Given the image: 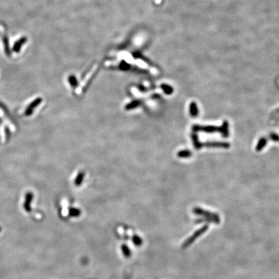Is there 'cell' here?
<instances>
[{
    "label": "cell",
    "instance_id": "6da1fadb",
    "mask_svg": "<svg viewBox=\"0 0 279 279\" xmlns=\"http://www.w3.org/2000/svg\"><path fill=\"white\" fill-rule=\"evenodd\" d=\"M194 213L195 214L204 216L205 218L206 219L205 220L207 221L215 222V223H219V222H220L219 217L216 214H213V213H207V211H203L202 209H198V208L195 209H194Z\"/></svg>",
    "mask_w": 279,
    "mask_h": 279
},
{
    "label": "cell",
    "instance_id": "7a4b0ae2",
    "mask_svg": "<svg viewBox=\"0 0 279 279\" xmlns=\"http://www.w3.org/2000/svg\"><path fill=\"white\" fill-rule=\"evenodd\" d=\"M208 229V226H204L203 227H201V228H200L198 231H196L195 233L192 236H191L189 237V239L186 240L184 243V244H183V247H187L188 246H189L191 244H192V242L193 241H195L196 239H197V238L200 236L201 234H203L204 232Z\"/></svg>",
    "mask_w": 279,
    "mask_h": 279
},
{
    "label": "cell",
    "instance_id": "3957f363",
    "mask_svg": "<svg viewBox=\"0 0 279 279\" xmlns=\"http://www.w3.org/2000/svg\"><path fill=\"white\" fill-rule=\"evenodd\" d=\"M41 102H42V98H36V99L35 100H34L32 103H31L29 105V107H27V110H26V111H25V115L26 116L30 115L31 114H32V112H33V111L34 110V108L38 106L40 104V103Z\"/></svg>",
    "mask_w": 279,
    "mask_h": 279
},
{
    "label": "cell",
    "instance_id": "277c9868",
    "mask_svg": "<svg viewBox=\"0 0 279 279\" xmlns=\"http://www.w3.org/2000/svg\"><path fill=\"white\" fill-rule=\"evenodd\" d=\"M27 37L23 36V37L21 38L18 41H15L14 45V46H13V51L14 52V53H19V50L21 48H22V45L27 42Z\"/></svg>",
    "mask_w": 279,
    "mask_h": 279
},
{
    "label": "cell",
    "instance_id": "5b68a950",
    "mask_svg": "<svg viewBox=\"0 0 279 279\" xmlns=\"http://www.w3.org/2000/svg\"><path fill=\"white\" fill-rule=\"evenodd\" d=\"M3 44H4L5 53H6V54L8 56H10V55H11V52H10V50L9 40H8L7 35L6 34H3Z\"/></svg>",
    "mask_w": 279,
    "mask_h": 279
},
{
    "label": "cell",
    "instance_id": "8992f818",
    "mask_svg": "<svg viewBox=\"0 0 279 279\" xmlns=\"http://www.w3.org/2000/svg\"><path fill=\"white\" fill-rule=\"evenodd\" d=\"M84 176H85L84 173L80 172V173H78V174L77 175V177H76V180H75V184H76V185L79 186L82 183V181H83V180H84Z\"/></svg>",
    "mask_w": 279,
    "mask_h": 279
},
{
    "label": "cell",
    "instance_id": "52a82bcc",
    "mask_svg": "<svg viewBox=\"0 0 279 279\" xmlns=\"http://www.w3.org/2000/svg\"><path fill=\"white\" fill-rule=\"evenodd\" d=\"M140 104V102H138V101H134V102H132L131 103H129V104H127V105L126 106V109H127V110H131V109H133V108H134L137 107Z\"/></svg>",
    "mask_w": 279,
    "mask_h": 279
},
{
    "label": "cell",
    "instance_id": "ba28073f",
    "mask_svg": "<svg viewBox=\"0 0 279 279\" xmlns=\"http://www.w3.org/2000/svg\"><path fill=\"white\" fill-rule=\"evenodd\" d=\"M122 250L123 252V255L126 257H129L131 256V251L129 250L127 246L126 245H122Z\"/></svg>",
    "mask_w": 279,
    "mask_h": 279
},
{
    "label": "cell",
    "instance_id": "9c48e42d",
    "mask_svg": "<svg viewBox=\"0 0 279 279\" xmlns=\"http://www.w3.org/2000/svg\"><path fill=\"white\" fill-rule=\"evenodd\" d=\"M81 214V211L80 209L76 208H71L69 211V215L72 217L78 216Z\"/></svg>",
    "mask_w": 279,
    "mask_h": 279
},
{
    "label": "cell",
    "instance_id": "30bf717a",
    "mask_svg": "<svg viewBox=\"0 0 279 279\" xmlns=\"http://www.w3.org/2000/svg\"><path fill=\"white\" fill-rule=\"evenodd\" d=\"M133 241L134 244H135L137 246H141L142 244V239L138 236H134L133 238Z\"/></svg>",
    "mask_w": 279,
    "mask_h": 279
},
{
    "label": "cell",
    "instance_id": "8fae6325",
    "mask_svg": "<svg viewBox=\"0 0 279 279\" xmlns=\"http://www.w3.org/2000/svg\"><path fill=\"white\" fill-rule=\"evenodd\" d=\"M163 89H164L165 92L166 93V94H171L172 91H171V89H170L169 87H168L167 85H164Z\"/></svg>",
    "mask_w": 279,
    "mask_h": 279
},
{
    "label": "cell",
    "instance_id": "7c38bea8",
    "mask_svg": "<svg viewBox=\"0 0 279 279\" xmlns=\"http://www.w3.org/2000/svg\"><path fill=\"white\" fill-rule=\"evenodd\" d=\"M70 82H71V84L72 85H75L76 84V79H75V78L74 77H71V78H70Z\"/></svg>",
    "mask_w": 279,
    "mask_h": 279
}]
</instances>
